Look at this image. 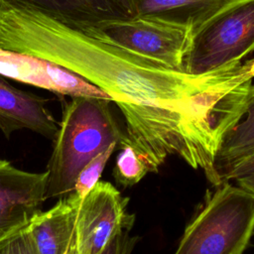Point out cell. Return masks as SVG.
Here are the masks:
<instances>
[{
	"instance_id": "obj_1",
	"label": "cell",
	"mask_w": 254,
	"mask_h": 254,
	"mask_svg": "<svg viewBox=\"0 0 254 254\" xmlns=\"http://www.w3.org/2000/svg\"><path fill=\"white\" fill-rule=\"evenodd\" d=\"M0 48L54 63L105 91L125 118L123 137L149 173L177 156L201 170L213 187L221 183L218 152L244 114L254 58L213 73L190 74L17 8L0 21Z\"/></svg>"
},
{
	"instance_id": "obj_2",
	"label": "cell",
	"mask_w": 254,
	"mask_h": 254,
	"mask_svg": "<svg viewBox=\"0 0 254 254\" xmlns=\"http://www.w3.org/2000/svg\"><path fill=\"white\" fill-rule=\"evenodd\" d=\"M109 103L107 99L77 96L64 104L45 171L46 199H60L73 192L82 168L121 139L123 132Z\"/></svg>"
},
{
	"instance_id": "obj_3",
	"label": "cell",
	"mask_w": 254,
	"mask_h": 254,
	"mask_svg": "<svg viewBox=\"0 0 254 254\" xmlns=\"http://www.w3.org/2000/svg\"><path fill=\"white\" fill-rule=\"evenodd\" d=\"M206 191L174 254H243L254 232V196L229 181Z\"/></svg>"
},
{
	"instance_id": "obj_4",
	"label": "cell",
	"mask_w": 254,
	"mask_h": 254,
	"mask_svg": "<svg viewBox=\"0 0 254 254\" xmlns=\"http://www.w3.org/2000/svg\"><path fill=\"white\" fill-rule=\"evenodd\" d=\"M254 52V0H233L191 31L185 72L202 75L236 66Z\"/></svg>"
},
{
	"instance_id": "obj_5",
	"label": "cell",
	"mask_w": 254,
	"mask_h": 254,
	"mask_svg": "<svg viewBox=\"0 0 254 254\" xmlns=\"http://www.w3.org/2000/svg\"><path fill=\"white\" fill-rule=\"evenodd\" d=\"M191 31L158 19L132 17L106 22L84 33L133 55L183 70Z\"/></svg>"
},
{
	"instance_id": "obj_6",
	"label": "cell",
	"mask_w": 254,
	"mask_h": 254,
	"mask_svg": "<svg viewBox=\"0 0 254 254\" xmlns=\"http://www.w3.org/2000/svg\"><path fill=\"white\" fill-rule=\"evenodd\" d=\"M128 200L112 184L100 181L80 199L75 222L78 254H99L119 229L133 225Z\"/></svg>"
},
{
	"instance_id": "obj_7",
	"label": "cell",
	"mask_w": 254,
	"mask_h": 254,
	"mask_svg": "<svg viewBox=\"0 0 254 254\" xmlns=\"http://www.w3.org/2000/svg\"><path fill=\"white\" fill-rule=\"evenodd\" d=\"M47 174L20 170L0 160V241L27 227L43 210Z\"/></svg>"
},
{
	"instance_id": "obj_8",
	"label": "cell",
	"mask_w": 254,
	"mask_h": 254,
	"mask_svg": "<svg viewBox=\"0 0 254 254\" xmlns=\"http://www.w3.org/2000/svg\"><path fill=\"white\" fill-rule=\"evenodd\" d=\"M0 5L33 10L81 32L131 18L126 0H0Z\"/></svg>"
},
{
	"instance_id": "obj_9",
	"label": "cell",
	"mask_w": 254,
	"mask_h": 254,
	"mask_svg": "<svg viewBox=\"0 0 254 254\" xmlns=\"http://www.w3.org/2000/svg\"><path fill=\"white\" fill-rule=\"evenodd\" d=\"M46 103L45 98L14 87L0 75V130L7 139L15 131L28 129L54 141L59 122Z\"/></svg>"
},
{
	"instance_id": "obj_10",
	"label": "cell",
	"mask_w": 254,
	"mask_h": 254,
	"mask_svg": "<svg viewBox=\"0 0 254 254\" xmlns=\"http://www.w3.org/2000/svg\"><path fill=\"white\" fill-rule=\"evenodd\" d=\"M79 198L74 192L42 211L28 225L39 254H67L75 233Z\"/></svg>"
},
{
	"instance_id": "obj_11",
	"label": "cell",
	"mask_w": 254,
	"mask_h": 254,
	"mask_svg": "<svg viewBox=\"0 0 254 254\" xmlns=\"http://www.w3.org/2000/svg\"><path fill=\"white\" fill-rule=\"evenodd\" d=\"M233 0H126L130 17H147L191 30Z\"/></svg>"
},
{
	"instance_id": "obj_12",
	"label": "cell",
	"mask_w": 254,
	"mask_h": 254,
	"mask_svg": "<svg viewBox=\"0 0 254 254\" xmlns=\"http://www.w3.org/2000/svg\"><path fill=\"white\" fill-rule=\"evenodd\" d=\"M254 154V85L250 87L241 120L226 134L218 152V172L225 167ZM220 175V174H219Z\"/></svg>"
},
{
	"instance_id": "obj_13",
	"label": "cell",
	"mask_w": 254,
	"mask_h": 254,
	"mask_svg": "<svg viewBox=\"0 0 254 254\" xmlns=\"http://www.w3.org/2000/svg\"><path fill=\"white\" fill-rule=\"evenodd\" d=\"M120 152L117 155L113 176L123 187H132L139 183L149 172L133 145L122 135L118 142Z\"/></svg>"
},
{
	"instance_id": "obj_14",
	"label": "cell",
	"mask_w": 254,
	"mask_h": 254,
	"mask_svg": "<svg viewBox=\"0 0 254 254\" xmlns=\"http://www.w3.org/2000/svg\"><path fill=\"white\" fill-rule=\"evenodd\" d=\"M117 145L118 143H112L107 149L95 156L82 168L76 178L73 190V192L79 198H82L95 184L99 182L101 174Z\"/></svg>"
},
{
	"instance_id": "obj_15",
	"label": "cell",
	"mask_w": 254,
	"mask_h": 254,
	"mask_svg": "<svg viewBox=\"0 0 254 254\" xmlns=\"http://www.w3.org/2000/svg\"><path fill=\"white\" fill-rule=\"evenodd\" d=\"M0 254H39L28 226L0 241Z\"/></svg>"
},
{
	"instance_id": "obj_16",
	"label": "cell",
	"mask_w": 254,
	"mask_h": 254,
	"mask_svg": "<svg viewBox=\"0 0 254 254\" xmlns=\"http://www.w3.org/2000/svg\"><path fill=\"white\" fill-rule=\"evenodd\" d=\"M133 225H126L119 229L108 241L99 254H132L140 237L131 235Z\"/></svg>"
},
{
	"instance_id": "obj_17",
	"label": "cell",
	"mask_w": 254,
	"mask_h": 254,
	"mask_svg": "<svg viewBox=\"0 0 254 254\" xmlns=\"http://www.w3.org/2000/svg\"><path fill=\"white\" fill-rule=\"evenodd\" d=\"M254 173V154L245 157L220 171L221 182L236 180Z\"/></svg>"
},
{
	"instance_id": "obj_18",
	"label": "cell",
	"mask_w": 254,
	"mask_h": 254,
	"mask_svg": "<svg viewBox=\"0 0 254 254\" xmlns=\"http://www.w3.org/2000/svg\"><path fill=\"white\" fill-rule=\"evenodd\" d=\"M234 181H236L239 187L246 190L248 192H250L254 196V173L244 177H240Z\"/></svg>"
},
{
	"instance_id": "obj_19",
	"label": "cell",
	"mask_w": 254,
	"mask_h": 254,
	"mask_svg": "<svg viewBox=\"0 0 254 254\" xmlns=\"http://www.w3.org/2000/svg\"><path fill=\"white\" fill-rule=\"evenodd\" d=\"M67 254H78L77 250H76V246H75V233H74V236L72 238V241H71V244L69 246Z\"/></svg>"
}]
</instances>
